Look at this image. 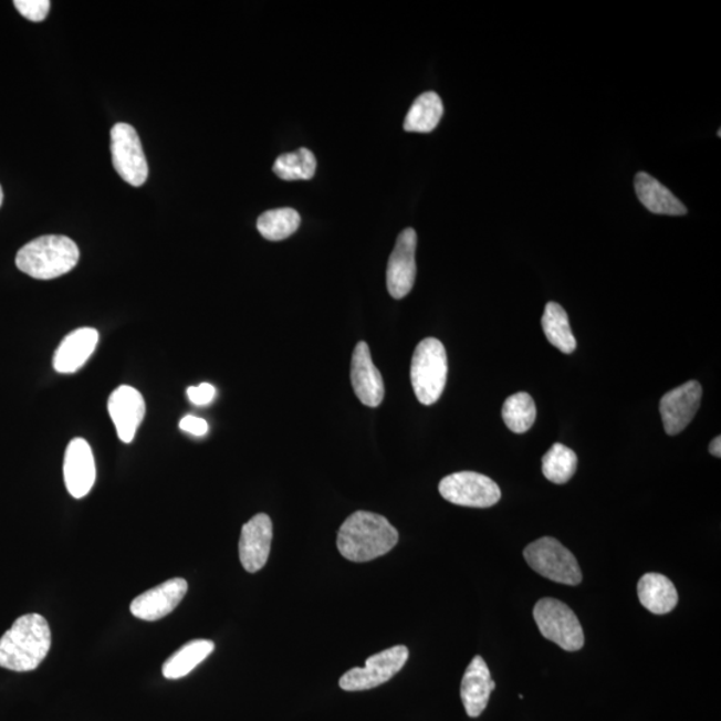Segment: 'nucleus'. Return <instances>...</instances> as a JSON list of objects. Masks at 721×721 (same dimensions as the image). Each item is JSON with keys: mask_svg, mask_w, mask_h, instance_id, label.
<instances>
[{"mask_svg": "<svg viewBox=\"0 0 721 721\" xmlns=\"http://www.w3.org/2000/svg\"><path fill=\"white\" fill-rule=\"evenodd\" d=\"M398 532L382 514L358 511L345 520L337 536V548L353 563H368L390 552Z\"/></svg>", "mask_w": 721, "mask_h": 721, "instance_id": "nucleus-1", "label": "nucleus"}, {"mask_svg": "<svg viewBox=\"0 0 721 721\" xmlns=\"http://www.w3.org/2000/svg\"><path fill=\"white\" fill-rule=\"evenodd\" d=\"M51 648V629L36 614L19 617L0 637V667L14 672H31L42 665Z\"/></svg>", "mask_w": 721, "mask_h": 721, "instance_id": "nucleus-2", "label": "nucleus"}, {"mask_svg": "<svg viewBox=\"0 0 721 721\" xmlns=\"http://www.w3.org/2000/svg\"><path fill=\"white\" fill-rule=\"evenodd\" d=\"M76 243L64 236H44L29 242L17 254V267L36 280H54L76 267L80 261Z\"/></svg>", "mask_w": 721, "mask_h": 721, "instance_id": "nucleus-3", "label": "nucleus"}, {"mask_svg": "<svg viewBox=\"0 0 721 721\" xmlns=\"http://www.w3.org/2000/svg\"><path fill=\"white\" fill-rule=\"evenodd\" d=\"M448 378V357L441 341L429 337L417 345L411 358L410 379L417 400L433 405L440 400Z\"/></svg>", "mask_w": 721, "mask_h": 721, "instance_id": "nucleus-4", "label": "nucleus"}, {"mask_svg": "<svg viewBox=\"0 0 721 721\" xmlns=\"http://www.w3.org/2000/svg\"><path fill=\"white\" fill-rule=\"evenodd\" d=\"M534 621L546 640L557 644L564 651L576 652L584 647L585 637L575 612L556 598L544 597L534 605Z\"/></svg>", "mask_w": 721, "mask_h": 721, "instance_id": "nucleus-5", "label": "nucleus"}, {"mask_svg": "<svg viewBox=\"0 0 721 721\" xmlns=\"http://www.w3.org/2000/svg\"><path fill=\"white\" fill-rule=\"evenodd\" d=\"M524 557L534 572L552 582L578 585L583 581L576 557L556 539L543 537L533 541L526 546Z\"/></svg>", "mask_w": 721, "mask_h": 721, "instance_id": "nucleus-6", "label": "nucleus"}, {"mask_svg": "<svg viewBox=\"0 0 721 721\" xmlns=\"http://www.w3.org/2000/svg\"><path fill=\"white\" fill-rule=\"evenodd\" d=\"M407 647L397 646L372 656L364 668H353L339 679V687L347 692L368 691L388 682L407 665Z\"/></svg>", "mask_w": 721, "mask_h": 721, "instance_id": "nucleus-7", "label": "nucleus"}, {"mask_svg": "<svg viewBox=\"0 0 721 721\" xmlns=\"http://www.w3.org/2000/svg\"><path fill=\"white\" fill-rule=\"evenodd\" d=\"M443 499L469 508H489L498 504L501 491L492 479L476 472H459L443 478L439 485Z\"/></svg>", "mask_w": 721, "mask_h": 721, "instance_id": "nucleus-8", "label": "nucleus"}, {"mask_svg": "<svg viewBox=\"0 0 721 721\" xmlns=\"http://www.w3.org/2000/svg\"><path fill=\"white\" fill-rule=\"evenodd\" d=\"M112 156L115 170L134 188H139L149 176V166L137 130L127 124L112 128Z\"/></svg>", "mask_w": 721, "mask_h": 721, "instance_id": "nucleus-9", "label": "nucleus"}, {"mask_svg": "<svg viewBox=\"0 0 721 721\" xmlns=\"http://www.w3.org/2000/svg\"><path fill=\"white\" fill-rule=\"evenodd\" d=\"M417 233L415 229H405L398 236L386 270V286L393 299L407 297L416 281Z\"/></svg>", "mask_w": 721, "mask_h": 721, "instance_id": "nucleus-10", "label": "nucleus"}, {"mask_svg": "<svg viewBox=\"0 0 721 721\" xmlns=\"http://www.w3.org/2000/svg\"><path fill=\"white\" fill-rule=\"evenodd\" d=\"M701 396L703 388L698 382H688L662 396L660 415L667 435H679L691 424L700 408Z\"/></svg>", "mask_w": 721, "mask_h": 721, "instance_id": "nucleus-11", "label": "nucleus"}, {"mask_svg": "<svg viewBox=\"0 0 721 721\" xmlns=\"http://www.w3.org/2000/svg\"><path fill=\"white\" fill-rule=\"evenodd\" d=\"M189 585L185 578H171L159 584L145 594L134 598L130 605L132 614L139 620L157 621L164 619L176 609L188 594Z\"/></svg>", "mask_w": 721, "mask_h": 721, "instance_id": "nucleus-12", "label": "nucleus"}, {"mask_svg": "<svg viewBox=\"0 0 721 721\" xmlns=\"http://www.w3.org/2000/svg\"><path fill=\"white\" fill-rule=\"evenodd\" d=\"M64 484L74 499H83L92 491L96 469L92 447L83 439L70 441L63 462Z\"/></svg>", "mask_w": 721, "mask_h": 721, "instance_id": "nucleus-13", "label": "nucleus"}, {"mask_svg": "<svg viewBox=\"0 0 721 721\" xmlns=\"http://www.w3.org/2000/svg\"><path fill=\"white\" fill-rule=\"evenodd\" d=\"M108 414L117 429L119 440L130 443L146 415L144 396L128 385H122L108 398Z\"/></svg>", "mask_w": 721, "mask_h": 721, "instance_id": "nucleus-14", "label": "nucleus"}, {"mask_svg": "<svg viewBox=\"0 0 721 721\" xmlns=\"http://www.w3.org/2000/svg\"><path fill=\"white\" fill-rule=\"evenodd\" d=\"M273 523L265 513L257 514L243 525L240 539V560L243 568L255 573L267 565L272 550Z\"/></svg>", "mask_w": 721, "mask_h": 721, "instance_id": "nucleus-15", "label": "nucleus"}, {"mask_svg": "<svg viewBox=\"0 0 721 721\" xmlns=\"http://www.w3.org/2000/svg\"><path fill=\"white\" fill-rule=\"evenodd\" d=\"M351 378L354 393L366 407L377 408L384 401L385 386L382 373L373 363L368 344L360 341L353 352Z\"/></svg>", "mask_w": 721, "mask_h": 721, "instance_id": "nucleus-16", "label": "nucleus"}, {"mask_svg": "<svg viewBox=\"0 0 721 721\" xmlns=\"http://www.w3.org/2000/svg\"><path fill=\"white\" fill-rule=\"evenodd\" d=\"M100 333L93 327H80L64 337L54 354V369L62 375L79 372L98 345Z\"/></svg>", "mask_w": 721, "mask_h": 721, "instance_id": "nucleus-17", "label": "nucleus"}, {"mask_svg": "<svg viewBox=\"0 0 721 721\" xmlns=\"http://www.w3.org/2000/svg\"><path fill=\"white\" fill-rule=\"evenodd\" d=\"M495 688L491 671L481 656H476L463 673L461 700L468 717L479 718L485 711L489 698Z\"/></svg>", "mask_w": 721, "mask_h": 721, "instance_id": "nucleus-18", "label": "nucleus"}, {"mask_svg": "<svg viewBox=\"0 0 721 721\" xmlns=\"http://www.w3.org/2000/svg\"><path fill=\"white\" fill-rule=\"evenodd\" d=\"M635 190L639 201L655 215L685 216L687 208L665 185L647 173H639L635 178Z\"/></svg>", "mask_w": 721, "mask_h": 721, "instance_id": "nucleus-19", "label": "nucleus"}, {"mask_svg": "<svg viewBox=\"0 0 721 721\" xmlns=\"http://www.w3.org/2000/svg\"><path fill=\"white\" fill-rule=\"evenodd\" d=\"M637 595L644 608L654 615H667L679 602L678 591L667 576L647 573L637 584Z\"/></svg>", "mask_w": 721, "mask_h": 721, "instance_id": "nucleus-20", "label": "nucleus"}, {"mask_svg": "<svg viewBox=\"0 0 721 721\" xmlns=\"http://www.w3.org/2000/svg\"><path fill=\"white\" fill-rule=\"evenodd\" d=\"M215 642L210 640H192L179 648L171 658L165 661L163 673L166 679L177 680L188 676L215 651Z\"/></svg>", "mask_w": 721, "mask_h": 721, "instance_id": "nucleus-21", "label": "nucleus"}, {"mask_svg": "<svg viewBox=\"0 0 721 721\" xmlns=\"http://www.w3.org/2000/svg\"><path fill=\"white\" fill-rule=\"evenodd\" d=\"M443 114L442 101L439 94L424 93L414 102L404 128L409 133H431L439 126Z\"/></svg>", "mask_w": 721, "mask_h": 721, "instance_id": "nucleus-22", "label": "nucleus"}, {"mask_svg": "<svg viewBox=\"0 0 721 721\" xmlns=\"http://www.w3.org/2000/svg\"><path fill=\"white\" fill-rule=\"evenodd\" d=\"M541 322H543L545 337L556 349L565 354L576 351V338L573 336L568 314H566L563 306H560L556 302H550L545 306L543 321Z\"/></svg>", "mask_w": 721, "mask_h": 721, "instance_id": "nucleus-23", "label": "nucleus"}, {"mask_svg": "<svg viewBox=\"0 0 721 721\" xmlns=\"http://www.w3.org/2000/svg\"><path fill=\"white\" fill-rule=\"evenodd\" d=\"M301 217L292 208L274 209L263 212L257 221V229L269 241H283L299 230Z\"/></svg>", "mask_w": 721, "mask_h": 721, "instance_id": "nucleus-24", "label": "nucleus"}, {"mask_svg": "<svg viewBox=\"0 0 721 721\" xmlns=\"http://www.w3.org/2000/svg\"><path fill=\"white\" fill-rule=\"evenodd\" d=\"M501 414L506 427L513 433L521 435L533 427L534 421H536L537 409L533 398L527 393L520 391L506 398Z\"/></svg>", "mask_w": 721, "mask_h": 721, "instance_id": "nucleus-25", "label": "nucleus"}, {"mask_svg": "<svg viewBox=\"0 0 721 721\" xmlns=\"http://www.w3.org/2000/svg\"><path fill=\"white\" fill-rule=\"evenodd\" d=\"M315 169H317V159L311 150L304 149V147L294 153L282 154L273 166L275 176L283 180L312 179Z\"/></svg>", "mask_w": 721, "mask_h": 721, "instance_id": "nucleus-26", "label": "nucleus"}, {"mask_svg": "<svg viewBox=\"0 0 721 721\" xmlns=\"http://www.w3.org/2000/svg\"><path fill=\"white\" fill-rule=\"evenodd\" d=\"M577 456L563 443H555L543 457V473L555 484H565L577 471Z\"/></svg>", "mask_w": 721, "mask_h": 721, "instance_id": "nucleus-27", "label": "nucleus"}, {"mask_svg": "<svg viewBox=\"0 0 721 721\" xmlns=\"http://www.w3.org/2000/svg\"><path fill=\"white\" fill-rule=\"evenodd\" d=\"M19 12L31 22H42L46 19L51 3L49 0H15Z\"/></svg>", "mask_w": 721, "mask_h": 721, "instance_id": "nucleus-28", "label": "nucleus"}, {"mask_svg": "<svg viewBox=\"0 0 721 721\" xmlns=\"http://www.w3.org/2000/svg\"><path fill=\"white\" fill-rule=\"evenodd\" d=\"M189 400L197 405V407H205L215 400L216 388L211 384L203 383L198 386H190L188 389Z\"/></svg>", "mask_w": 721, "mask_h": 721, "instance_id": "nucleus-29", "label": "nucleus"}, {"mask_svg": "<svg viewBox=\"0 0 721 721\" xmlns=\"http://www.w3.org/2000/svg\"><path fill=\"white\" fill-rule=\"evenodd\" d=\"M180 430L192 436H205L209 431V424L196 416H185L179 422Z\"/></svg>", "mask_w": 721, "mask_h": 721, "instance_id": "nucleus-30", "label": "nucleus"}, {"mask_svg": "<svg viewBox=\"0 0 721 721\" xmlns=\"http://www.w3.org/2000/svg\"><path fill=\"white\" fill-rule=\"evenodd\" d=\"M710 453L720 459L721 457V437L718 436L717 439H713L710 446Z\"/></svg>", "mask_w": 721, "mask_h": 721, "instance_id": "nucleus-31", "label": "nucleus"}, {"mask_svg": "<svg viewBox=\"0 0 721 721\" xmlns=\"http://www.w3.org/2000/svg\"><path fill=\"white\" fill-rule=\"evenodd\" d=\"M2 203H3V190H2V186H0V206H2Z\"/></svg>", "mask_w": 721, "mask_h": 721, "instance_id": "nucleus-32", "label": "nucleus"}]
</instances>
